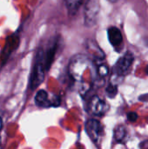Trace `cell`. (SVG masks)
Instances as JSON below:
<instances>
[{
  "mask_svg": "<svg viewBox=\"0 0 148 149\" xmlns=\"http://www.w3.org/2000/svg\"><path fill=\"white\" fill-rule=\"evenodd\" d=\"M1 128H2V120L0 118V130H1Z\"/></svg>",
  "mask_w": 148,
  "mask_h": 149,
  "instance_id": "15",
  "label": "cell"
},
{
  "mask_svg": "<svg viewBox=\"0 0 148 149\" xmlns=\"http://www.w3.org/2000/svg\"><path fill=\"white\" fill-rule=\"evenodd\" d=\"M127 119H128L131 122H135V121L138 120V115H137V113H133V112H131V113H128V115H127Z\"/></svg>",
  "mask_w": 148,
  "mask_h": 149,
  "instance_id": "13",
  "label": "cell"
},
{
  "mask_svg": "<svg viewBox=\"0 0 148 149\" xmlns=\"http://www.w3.org/2000/svg\"><path fill=\"white\" fill-rule=\"evenodd\" d=\"M106 94H107V96H108L109 98H113V97H115V96L117 95V93H118L117 87H116L114 85H113V84H109L108 86L106 87Z\"/></svg>",
  "mask_w": 148,
  "mask_h": 149,
  "instance_id": "11",
  "label": "cell"
},
{
  "mask_svg": "<svg viewBox=\"0 0 148 149\" xmlns=\"http://www.w3.org/2000/svg\"><path fill=\"white\" fill-rule=\"evenodd\" d=\"M126 130L124 126L120 125V126H118L115 127L114 129V138L117 141L120 142L122 141L125 138H126Z\"/></svg>",
  "mask_w": 148,
  "mask_h": 149,
  "instance_id": "10",
  "label": "cell"
},
{
  "mask_svg": "<svg viewBox=\"0 0 148 149\" xmlns=\"http://www.w3.org/2000/svg\"><path fill=\"white\" fill-rule=\"evenodd\" d=\"M48 69L47 63H46V58L42 51H39L38 52V56L36 58V63L33 68V72L31 74V89H35L38 85H40L44 79L45 71Z\"/></svg>",
  "mask_w": 148,
  "mask_h": 149,
  "instance_id": "1",
  "label": "cell"
},
{
  "mask_svg": "<svg viewBox=\"0 0 148 149\" xmlns=\"http://www.w3.org/2000/svg\"><path fill=\"white\" fill-rule=\"evenodd\" d=\"M52 101L57 102V99L55 100L49 99L48 93L44 90H39L35 96V103L38 107H48L51 106H55V104Z\"/></svg>",
  "mask_w": 148,
  "mask_h": 149,
  "instance_id": "8",
  "label": "cell"
},
{
  "mask_svg": "<svg viewBox=\"0 0 148 149\" xmlns=\"http://www.w3.org/2000/svg\"><path fill=\"white\" fill-rule=\"evenodd\" d=\"M98 74L100 77H105L108 74V67L106 65H101L98 67Z\"/></svg>",
  "mask_w": 148,
  "mask_h": 149,
  "instance_id": "12",
  "label": "cell"
},
{
  "mask_svg": "<svg viewBox=\"0 0 148 149\" xmlns=\"http://www.w3.org/2000/svg\"><path fill=\"white\" fill-rule=\"evenodd\" d=\"M133 55L131 52H126L123 57H121L114 66V72L120 76L126 75L131 69L132 64L133 62Z\"/></svg>",
  "mask_w": 148,
  "mask_h": 149,
  "instance_id": "5",
  "label": "cell"
},
{
  "mask_svg": "<svg viewBox=\"0 0 148 149\" xmlns=\"http://www.w3.org/2000/svg\"><path fill=\"white\" fill-rule=\"evenodd\" d=\"M147 74L148 75V65H147Z\"/></svg>",
  "mask_w": 148,
  "mask_h": 149,
  "instance_id": "16",
  "label": "cell"
},
{
  "mask_svg": "<svg viewBox=\"0 0 148 149\" xmlns=\"http://www.w3.org/2000/svg\"><path fill=\"white\" fill-rule=\"evenodd\" d=\"M99 11V5L97 0H88L85 10V24L87 26L95 24Z\"/></svg>",
  "mask_w": 148,
  "mask_h": 149,
  "instance_id": "4",
  "label": "cell"
},
{
  "mask_svg": "<svg viewBox=\"0 0 148 149\" xmlns=\"http://www.w3.org/2000/svg\"><path fill=\"white\" fill-rule=\"evenodd\" d=\"M85 131L93 143H100L104 136V129L103 126L99 120L93 119L88 120L85 123Z\"/></svg>",
  "mask_w": 148,
  "mask_h": 149,
  "instance_id": "3",
  "label": "cell"
},
{
  "mask_svg": "<svg viewBox=\"0 0 148 149\" xmlns=\"http://www.w3.org/2000/svg\"><path fill=\"white\" fill-rule=\"evenodd\" d=\"M107 33H108V39H109L111 45L114 48H118L122 45L123 36L119 28H117L115 26H112L108 29Z\"/></svg>",
  "mask_w": 148,
  "mask_h": 149,
  "instance_id": "7",
  "label": "cell"
},
{
  "mask_svg": "<svg viewBox=\"0 0 148 149\" xmlns=\"http://www.w3.org/2000/svg\"><path fill=\"white\" fill-rule=\"evenodd\" d=\"M0 148H1V137H0Z\"/></svg>",
  "mask_w": 148,
  "mask_h": 149,
  "instance_id": "17",
  "label": "cell"
},
{
  "mask_svg": "<svg viewBox=\"0 0 148 149\" xmlns=\"http://www.w3.org/2000/svg\"><path fill=\"white\" fill-rule=\"evenodd\" d=\"M92 65L90 59L84 55H78L73 58L70 63L69 71L71 76L76 81H81L83 74Z\"/></svg>",
  "mask_w": 148,
  "mask_h": 149,
  "instance_id": "2",
  "label": "cell"
},
{
  "mask_svg": "<svg viewBox=\"0 0 148 149\" xmlns=\"http://www.w3.org/2000/svg\"><path fill=\"white\" fill-rule=\"evenodd\" d=\"M109 2H111V3H116L118 0H108Z\"/></svg>",
  "mask_w": 148,
  "mask_h": 149,
  "instance_id": "14",
  "label": "cell"
},
{
  "mask_svg": "<svg viewBox=\"0 0 148 149\" xmlns=\"http://www.w3.org/2000/svg\"><path fill=\"white\" fill-rule=\"evenodd\" d=\"M82 1L83 0H65L66 7L71 14H75L79 10L82 4Z\"/></svg>",
  "mask_w": 148,
  "mask_h": 149,
  "instance_id": "9",
  "label": "cell"
},
{
  "mask_svg": "<svg viewBox=\"0 0 148 149\" xmlns=\"http://www.w3.org/2000/svg\"><path fill=\"white\" fill-rule=\"evenodd\" d=\"M89 109L92 114L97 116H102L107 111V104L104 100H102L97 95H94L92 97L89 102Z\"/></svg>",
  "mask_w": 148,
  "mask_h": 149,
  "instance_id": "6",
  "label": "cell"
}]
</instances>
